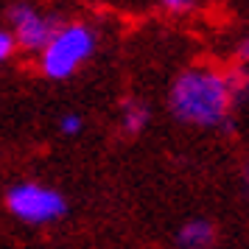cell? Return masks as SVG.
Segmentation results:
<instances>
[{"mask_svg":"<svg viewBox=\"0 0 249 249\" xmlns=\"http://www.w3.org/2000/svg\"><path fill=\"white\" fill-rule=\"evenodd\" d=\"M230 107H232L230 76L210 68L182 73L171 90V112L193 126L224 124Z\"/></svg>","mask_w":249,"mask_h":249,"instance_id":"1","label":"cell"},{"mask_svg":"<svg viewBox=\"0 0 249 249\" xmlns=\"http://www.w3.org/2000/svg\"><path fill=\"white\" fill-rule=\"evenodd\" d=\"M92 51H95V34L87 25L70 23L65 28H56L51 39L39 48V68L48 79H68Z\"/></svg>","mask_w":249,"mask_h":249,"instance_id":"2","label":"cell"},{"mask_svg":"<svg viewBox=\"0 0 249 249\" xmlns=\"http://www.w3.org/2000/svg\"><path fill=\"white\" fill-rule=\"evenodd\" d=\"M6 207L20 221H28V224H51V221H56L68 213V202L62 199V193L42 188L36 182L14 185L6 193Z\"/></svg>","mask_w":249,"mask_h":249,"instance_id":"3","label":"cell"},{"mask_svg":"<svg viewBox=\"0 0 249 249\" xmlns=\"http://www.w3.org/2000/svg\"><path fill=\"white\" fill-rule=\"evenodd\" d=\"M12 23H14V39L25 51H39L51 39V34L56 31V23L51 17H42L39 12H34L31 6H14Z\"/></svg>","mask_w":249,"mask_h":249,"instance_id":"4","label":"cell"},{"mask_svg":"<svg viewBox=\"0 0 249 249\" xmlns=\"http://www.w3.org/2000/svg\"><path fill=\"white\" fill-rule=\"evenodd\" d=\"M213 227L207 224V221H188V224L179 230V235H177V241H179V247L185 249H204L213 244Z\"/></svg>","mask_w":249,"mask_h":249,"instance_id":"5","label":"cell"},{"mask_svg":"<svg viewBox=\"0 0 249 249\" xmlns=\"http://www.w3.org/2000/svg\"><path fill=\"white\" fill-rule=\"evenodd\" d=\"M148 124V109L146 104H135L129 101L124 109V129L129 135H137V132H143V126Z\"/></svg>","mask_w":249,"mask_h":249,"instance_id":"6","label":"cell"},{"mask_svg":"<svg viewBox=\"0 0 249 249\" xmlns=\"http://www.w3.org/2000/svg\"><path fill=\"white\" fill-rule=\"evenodd\" d=\"M230 90H232V101H249V73H244V70L232 73Z\"/></svg>","mask_w":249,"mask_h":249,"instance_id":"7","label":"cell"},{"mask_svg":"<svg viewBox=\"0 0 249 249\" xmlns=\"http://www.w3.org/2000/svg\"><path fill=\"white\" fill-rule=\"evenodd\" d=\"M14 48H17V39H14L12 31H0V62H6L12 56Z\"/></svg>","mask_w":249,"mask_h":249,"instance_id":"8","label":"cell"},{"mask_svg":"<svg viewBox=\"0 0 249 249\" xmlns=\"http://www.w3.org/2000/svg\"><path fill=\"white\" fill-rule=\"evenodd\" d=\"M59 126H62V132H65V135H79V132H81V115L68 112L62 121H59Z\"/></svg>","mask_w":249,"mask_h":249,"instance_id":"9","label":"cell"},{"mask_svg":"<svg viewBox=\"0 0 249 249\" xmlns=\"http://www.w3.org/2000/svg\"><path fill=\"white\" fill-rule=\"evenodd\" d=\"M168 9H174V12H182V9H188L191 6V0H162Z\"/></svg>","mask_w":249,"mask_h":249,"instance_id":"10","label":"cell"},{"mask_svg":"<svg viewBox=\"0 0 249 249\" xmlns=\"http://www.w3.org/2000/svg\"><path fill=\"white\" fill-rule=\"evenodd\" d=\"M238 59H241V62H249V36L238 45Z\"/></svg>","mask_w":249,"mask_h":249,"instance_id":"11","label":"cell"}]
</instances>
